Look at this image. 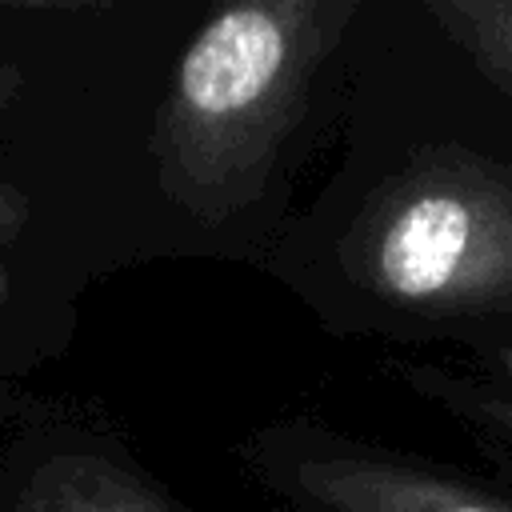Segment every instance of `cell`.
I'll use <instances>...</instances> for the list:
<instances>
[{
    "label": "cell",
    "mask_w": 512,
    "mask_h": 512,
    "mask_svg": "<svg viewBox=\"0 0 512 512\" xmlns=\"http://www.w3.org/2000/svg\"><path fill=\"white\" fill-rule=\"evenodd\" d=\"M428 16L488 84L512 92V0H428Z\"/></svg>",
    "instance_id": "obj_5"
},
{
    "label": "cell",
    "mask_w": 512,
    "mask_h": 512,
    "mask_svg": "<svg viewBox=\"0 0 512 512\" xmlns=\"http://www.w3.org/2000/svg\"><path fill=\"white\" fill-rule=\"evenodd\" d=\"M24 224H28V200L16 188L0 184V248H8L24 232ZM4 292H8V276H4V264H0V300H4Z\"/></svg>",
    "instance_id": "obj_6"
},
{
    "label": "cell",
    "mask_w": 512,
    "mask_h": 512,
    "mask_svg": "<svg viewBox=\"0 0 512 512\" xmlns=\"http://www.w3.org/2000/svg\"><path fill=\"white\" fill-rule=\"evenodd\" d=\"M500 368H504V384H508V408H504V420L512 424V348H500Z\"/></svg>",
    "instance_id": "obj_8"
},
{
    "label": "cell",
    "mask_w": 512,
    "mask_h": 512,
    "mask_svg": "<svg viewBox=\"0 0 512 512\" xmlns=\"http://www.w3.org/2000/svg\"><path fill=\"white\" fill-rule=\"evenodd\" d=\"M344 272L408 316H512V168L440 144L396 168L352 220Z\"/></svg>",
    "instance_id": "obj_2"
},
{
    "label": "cell",
    "mask_w": 512,
    "mask_h": 512,
    "mask_svg": "<svg viewBox=\"0 0 512 512\" xmlns=\"http://www.w3.org/2000/svg\"><path fill=\"white\" fill-rule=\"evenodd\" d=\"M16 92H20V72H12V68L0 60V108H4V104H12V100H16Z\"/></svg>",
    "instance_id": "obj_7"
},
{
    "label": "cell",
    "mask_w": 512,
    "mask_h": 512,
    "mask_svg": "<svg viewBox=\"0 0 512 512\" xmlns=\"http://www.w3.org/2000/svg\"><path fill=\"white\" fill-rule=\"evenodd\" d=\"M16 512H180L144 476L84 452L44 460L20 492Z\"/></svg>",
    "instance_id": "obj_4"
},
{
    "label": "cell",
    "mask_w": 512,
    "mask_h": 512,
    "mask_svg": "<svg viewBox=\"0 0 512 512\" xmlns=\"http://www.w3.org/2000/svg\"><path fill=\"white\" fill-rule=\"evenodd\" d=\"M360 0H244L200 24L156 120L164 196L224 224L260 196Z\"/></svg>",
    "instance_id": "obj_1"
},
{
    "label": "cell",
    "mask_w": 512,
    "mask_h": 512,
    "mask_svg": "<svg viewBox=\"0 0 512 512\" xmlns=\"http://www.w3.org/2000/svg\"><path fill=\"white\" fill-rule=\"evenodd\" d=\"M268 476L300 512H512L476 484L344 440L304 436L276 448Z\"/></svg>",
    "instance_id": "obj_3"
}]
</instances>
